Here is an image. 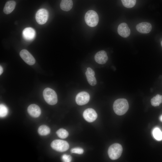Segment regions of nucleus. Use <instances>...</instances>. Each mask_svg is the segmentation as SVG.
I'll return each mask as SVG.
<instances>
[{
    "mask_svg": "<svg viewBox=\"0 0 162 162\" xmlns=\"http://www.w3.org/2000/svg\"><path fill=\"white\" fill-rule=\"evenodd\" d=\"M113 108L116 114L118 115H122L128 111L129 108V104L125 99L119 98L114 102Z\"/></svg>",
    "mask_w": 162,
    "mask_h": 162,
    "instance_id": "nucleus-1",
    "label": "nucleus"
},
{
    "mask_svg": "<svg viewBox=\"0 0 162 162\" xmlns=\"http://www.w3.org/2000/svg\"><path fill=\"white\" fill-rule=\"evenodd\" d=\"M123 148L121 145L118 143H114L109 148L108 155L111 159L116 160L120 157Z\"/></svg>",
    "mask_w": 162,
    "mask_h": 162,
    "instance_id": "nucleus-2",
    "label": "nucleus"
},
{
    "mask_svg": "<svg viewBox=\"0 0 162 162\" xmlns=\"http://www.w3.org/2000/svg\"><path fill=\"white\" fill-rule=\"evenodd\" d=\"M43 95L45 100L48 104L54 105L57 103V95L52 89L49 88H45L43 92Z\"/></svg>",
    "mask_w": 162,
    "mask_h": 162,
    "instance_id": "nucleus-3",
    "label": "nucleus"
},
{
    "mask_svg": "<svg viewBox=\"0 0 162 162\" xmlns=\"http://www.w3.org/2000/svg\"><path fill=\"white\" fill-rule=\"evenodd\" d=\"M85 21L86 24L91 27H94L98 24L99 17L97 13L93 10H89L86 14Z\"/></svg>",
    "mask_w": 162,
    "mask_h": 162,
    "instance_id": "nucleus-4",
    "label": "nucleus"
},
{
    "mask_svg": "<svg viewBox=\"0 0 162 162\" xmlns=\"http://www.w3.org/2000/svg\"><path fill=\"white\" fill-rule=\"evenodd\" d=\"M51 147L58 152H63L67 151L69 148V145L66 141L61 140H55L51 144Z\"/></svg>",
    "mask_w": 162,
    "mask_h": 162,
    "instance_id": "nucleus-5",
    "label": "nucleus"
},
{
    "mask_svg": "<svg viewBox=\"0 0 162 162\" xmlns=\"http://www.w3.org/2000/svg\"><path fill=\"white\" fill-rule=\"evenodd\" d=\"M48 17L47 10L44 9H40L36 12L35 19L37 22L40 25H43L47 21Z\"/></svg>",
    "mask_w": 162,
    "mask_h": 162,
    "instance_id": "nucleus-6",
    "label": "nucleus"
},
{
    "mask_svg": "<svg viewBox=\"0 0 162 162\" xmlns=\"http://www.w3.org/2000/svg\"><path fill=\"white\" fill-rule=\"evenodd\" d=\"M90 96L89 94L85 91L78 93L76 96L75 100L79 105H83L87 104L89 101Z\"/></svg>",
    "mask_w": 162,
    "mask_h": 162,
    "instance_id": "nucleus-7",
    "label": "nucleus"
},
{
    "mask_svg": "<svg viewBox=\"0 0 162 162\" xmlns=\"http://www.w3.org/2000/svg\"><path fill=\"white\" fill-rule=\"evenodd\" d=\"M83 116L87 122H92L96 119L97 114L94 110L91 108H89L84 111Z\"/></svg>",
    "mask_w": 162,
    "mask_h": 162,
    "instance_id": "nucleus-8",
    "label": "nucleus"
},
{
    "mask_svg": "<svg viewBox=\"0 0 162 162\" xmlns=\"http://www.w3.org/2000/svg\"><path fill=\"white\" fill-rule=\"evenodd\" d=\"M20 56L24 61L29 65H33L35 60L32 55L27 50L23 49L20 53Z\"/></svg>",
    "mask_w": 162,
    "mask_h": 162,
    "instance_id": "nucleus-9",
    "label": "nucleus"
},
{
    "mask_svg": "<svg viewBox=\"0 0 162 162\" xmlns=\"http://www.w3.org/2000/svg\"><path fill=\"white\" fill-rule=\"evenodd\" d=\"M117 31L120 35L123 38H127L130 34V30L127 24L125 23H122L118 26Z\"/></svg>",
    "mask_w": 162,
    "mask_h": 162,
    "instance_id": "nucleus-10",
    "label": "nucleus"
},
{
    "mask_svg": "<svg viewBox=\"0 0 162 162\" xmlns=\"http://www.w3.org/2000/svg\"><path fill=\"white\" fill-rule=\"evenodd\" d=\"M152 26L150 23L148 22H142L138 24L136 26L137 30L142 33H149L151 31Z\"/></svg>",
    "mask_w": 162,
    "mask_h": 162,
    "instance_id": "nucleus-11",
    "label": "nucleus"
},
{
    "mask_svg": "<svg viewBox=\"0 0 162 162\" xmlns=\"http://www.w3.org/2000/svg\"><path fill=\"white\" fill-rule=\"evenodd\" d=\"M95 61L100 64L105 63L108 60L106 52L104 50H101L97 52L94 56Z\"/></svg>",
    "mask_w": 162,
    "mask_h": 162,
    "instance_id": "nucleus-12",
    "label": "nucleus"
},
{
    "mask_svg": "<svg viewBox=\"0 0 162 162\" xmlns=\"http://www.w3.org/2000/svg\"><path fill=\"white\" fill-rule=\"evenodd\" d=\"M27 111L29 114L34 118L38 117L41 113L40 107L35 104L30 105L28 107Z\"/></svg>",
    "mask_w": 162,
    "mask_h": 162,
    "instance_id": "nucleus-13",
    "label": "nucleus"
},
{
    "mask_svg": "<svg viewBox=\"0 0 162 162\" xmlns=\"http://www.w3.org/2000/svg\"><path fill=\"white\" fill-rule=\"evenodd\" d=\"M88 82L92 86H94L97 84V81L94 76V71L90 68L88 67L85 73Z\"/></svg>",
    "mask_w": 162,
    "mask_h": 162,
    "instance_id": "nucleus-14",
    "label": "nucleus"
},
{
    "mask_svg": "<svg viewBox=\"0 0 162 162\" xmlns=\"http://www.w3.org/2000/svg\"><path fill=\"white\" fill-rule=\"evenodd\" d=\"M35 32L34 30L31 27L25 28L22 31V36L26 40H30L35 37Z\"/></svg>",
    "mask_w": 162,
    "mask_h": 162,
    "instance_id": "nucleus-15",
    "label": "nucleus"
},
{
    "mask_svg": "<svg viewBox=\"0 0 162 162\" xmlns=\"http://www.w3.org/2000/svg\"><path fill=\"white\" fill-rule=\"evenodd\" d=\"M16 2L13 0L8 1L5 4L3 9L4 12L6 14L10 13L14 9Z\"/></svg>",
    "mask_w": 162,
    "mask_h": 162,
    "instance_id": "nucleus-16",
    "label": "nucleus"
},
{
    "mask_svg": "<svg viewBox=\"0 0 162 162\" xmlns=\"http://www.w3.org/2000/svg\"><path fill=\"white\" fill-rule=\"evenodd\" d=\"M73 5L72 0H62L60 4L61 8L64 11L70 10L72 8Z\"/></svg>",
    "mask_w": 162,
    "mask_h": 162,
    "instance_id": "nucleus-17",
    "label": "nucleus"
},
{
    "mask_svg": "<svg viewBox=\"0 0 162 162\" xmlns=\"http://www.w3.org/2000/svg\"><path fill=\"white\" fill-rule=\"evenodd\" d=\"M50 128L46 125H42L39 127L38 129V132L41 136H46L50 133Z\"/></svg>",
    "mask_w": 162,
    "mask_h": 162,
    "instance_id": "nucleus-18",
    "label": "nucleus"
},
{
    "mask_svg": "<svg viewBox=\"0 0 162 162\" xmlns=\"http://www.w3.org/2000/svg\"><path fill=\"white\" fill-rule=\"evenodd\" d=\"M151 102L153 106H159L162 102V96L159 94L156 95L151 99Z\"/></svg>",
    "mask_w": 162,
    "mask_h": 162,
    "instance_id": "nucleus-19",
    "label": "nucleus"
},
{
    "mask_svg": "<svg viewBox=\"0 0 162 162\" xmlns=\"http://www.w3.org/2000/svg\"><path fill=\"white\" fill-rule=\"evenodd\" d=\"M154 137L158 141L162 140V131L158 128H155L152 131Z\"/></svg>",
    "mask_w": 162,
    "mask_h": 162,
    "instance_id": "nucleus-20",
    "label": "nucleus"
},
{
    "mask_svg": "<svg viewBox=\"0 0 162 162\" xmlns=\"http://www.w3.org/2000/svg\"><path fill=\"white\" fill-rule=\"evenodd\" d=\"M56 133L59 138L62 139L66 138L69 135L68 131L62 128L58 129L56 131Z\"/></svg>",
    "mask_w": 162,
    "mask_h": 162,
    "instance_id": "nucleus-21",
    "label": "nucleus"
},
{
    "mask_svg": "<svg viewBox=\"0 0 162 162\" xmlns=\"http://www.w3.org/2000/svg\"><path fill=\"white\" fill-rule=\"evenodd\" d=\"M123 5L128 8L133 7L135 5L136 0H121Z\"/></svg>",
    "mask_w": 162,
    "mask_h": 162,
    "instance_id": "nucleus-22",
    "label": "nucleus"
},
{
    "mask_svg": "<svg viewBox=\"0 0 162 162\" xmlns=\"http://www.w3.org/2000/svg\"><path fill=\"white\" fill-rule=\"evenodd\" d=\"M7 107L4 105L1 104L0 105V116L1 117H5L8 113Z\"/></svg>",
    "mask_w": 162,
    "mask_h": 162,
    "instance_id": "nucleus-23",
    "label": "nucleus"
},
{
    "mask_svg": "<svg viewBox=\"0 0 162 162\" xmlns=\"http://www.w3.org/2000/svg\"><path fill=\"white\" fill-rule=\"evenodd\" d=\"M71 152L78 154H82L84 152L83 149L80 147H76L72 148L70 150Z\"/></svg>",
    "mask_w": 162,
    "mask_h": 162,
    "instance_id": "nucleus-24",
    "label": "nucleus"
},
{
    "mask_svg": "<svg viewBox=\"0 0 162 162\" xmlns=\"http://www.w3.org/2000/svg\"><path fill=\"white\" fill-rule=\"evenodd\" d=\"M62 160L64 162H70L72 160L71 157L69 155L63 154L62 157Z\"/></svg>",
    "mask_w": 162,
    "mask_h": 162,
    "instance_id": "nucleus-25",
    "label": "nucleus"
},
{
    "mask_svg": "<svg viewBox=\"0 0 162 162\" xmlns=\"http://www.w3.org/2000/svg\"><path fill=\"white\" fill-rule=\"evenodd\" d=\"M3 72V69L2 67L0 65V75H1Z\"/></svg>",
    "mask_w": 162,
    "mask_h": 162,
    "instance_id": "nucleus-26",
    "label": "nucleus"
},
{
    "mask_svg": "<svg viewBox=\"0 0 162 162\" xmlns=\"http://www.w3.org/2000/svg\"><path fill=\"white\" fill-rule=\"evenodd\" d=\"M160 121L162 122V115H161L159 117Z\"/></svg>",
    "mask_w": 162,
    "mask_h": 162,
    "instance_id": "nucleus-27",
    "label": "nucleus"
},
{
    "mask_svg": "<svg viewBox=\"0 0 162 162\" xmlns=\"http://www.w3.org/2000/svg\"><path fill=\"white\" fill-rule=\"evenodd\" d=\"M161 45L162 46V41L161 42Z\"/></svg>",
    "mask_w": 162,
    "mask_h": 162,
    "instance_id": "nucleus-28",
    "label": "nucleus"
}]
</instances>
